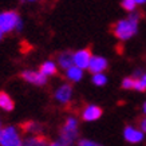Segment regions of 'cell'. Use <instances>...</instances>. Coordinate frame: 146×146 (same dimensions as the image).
Returning <instances> with one entry per match:
<instances>
[{"label": "cell", "instance_id": "cell-26", "mask_svg": "<svg viewBox=\"0 0 146 146\" xmlns=\"http://www.w3.org/2000/svg\"><path fill=\"white\" fill-rule=\"evenodd\" d=\"M1 38H3V32H0V40H1Z\"/></svg>", "mask_w": 146, "mask_h": 146}, {"label": "cell", "instance_id": "cell-4", "mask_svg": "<svg viewBox=\"0 0 146 146\" xmlns=\"http://www.w3.org/2000/svg\"><path fill=\"white\" fill-rule=\"evenodd\" d=\"M22 142V135L15 126L0 129V146H20Z\"/></svg>", "mask_w": 146, "mask_h": 146}, {"label": "cell", "instance_id": "cell-10", "mask_svg": "<svg viewBox=\"0 0 146 146\" xmlns=\"http://www.w3.org/2000/svg\"><path fill=\"white\" fill-rule=\"evenodd\" d=\"M20 146H50V141L42 134H34L32 137L26 138Z\"/></svg>", "mask_w": 146, "mask_h": 146}, {"label": "cell", "instance_id": "cell-25", "mask_svg": "<svg viewBox=\"0 0 146 146\" xmlns=\"http://www.w3.org/2000/svg\"><path fill=\"white\" fill-rule=\"evenodd\" d=\"M142 79H143V82H145V83H146V74H145V75H143V78H142Z\"/></svg>", "mask_w": 146, "mask_h": 146}, {"label": "cell", "instance_id": "cell-14", "mask_svg": "<svg viewBox=\"0 0 146 146\" xmlns=\"http://www.w3.org/2000/svg\"><path fill=\"white\" fill-rule=\"evenodd\" d=\"M0 109L4 111H12L15 109L13 99L4 91H0Z\"/></svg>", "mask_w": 146, "mask_h": 146}, {"label": "cell", "instance_id": "cell-13", "mask_svg": "<svg viewBox=\"0 0 146 146\" xmlns=\"http://www.w3.org/2000/svg\"><path fill=\"white\" fill-rule=\"evenodd\" d=\"M58 63H59V66L62 67L63 70H67L71 66H74V55L70 51L60 52L58 55Z\"/></svg>", "mask_w": 146, "mask_h": 146}, {"label": "cell", "instance_id": "cell-1", "mask_svg": "<svg viewBox=\"0 0 146 146\" xmlns=\"http://www.w3.org/2000/svg\"><path fill=\"white\" fill-rule=\"evenodd\" d=\"M139 13H131L127 19H122L113 26V34L121 40H127L137 32Z\"/></svg>", "mask_w": 146, "mask_h": 146}, {"label": "cell", "instance_id": "cell-18", "mask_svg": "<svg viewBox=\"0 0 146 146\" xmlns=\"http://www.w3.org/2000/svg\"><path fill=\"white\" fill-rule=\"evenodd\" d=\"M93 82H94V84H97V86H103V84H106L107 78L103 75V74L98 72V74H95V75L93 76Z\"/></svg>", "mask_w": 146, "mask_h": 146}, {"label": "cell", "instance_id": "cell-7", "mask_svg": "<svg viewBox=\"0 0 146 146\" xmlns=\"http://www.w3.org/2000/svg\"><path fill=\"white\" fill-rule=\"evenodd\" d=\"M102 109L101 107L95 106V105H89L86 107L82 113V119L83 121H87V122H91V121H97L101 118L102 115Z\"/></svg>", "mask_w": 146, "mask_h": 146}, {"label": "cell", "instance_id": "cell-9", "mask_svg": "<svg viewBox=\"0 0 146 146\" xmlns=\"http://www.w3.org/2000/svg\"><path fill=\"white\" fill-rule=\"evenodd\" d=\"M125 139L127 142H131V143H137V142H141L143 139V131L142 130H137V129L131 127V126H126L123 131Z\"/></svg>", "mask_w": 146, "mask_h": 146}, {"label": "cell", "instance_id": "cell-15", "mask_svg": "<svg viewBox=\"0 0 146 146\" xmlns=\"http://www.w3.org/2000/svg\"><path fill=\"white\" fill-rule=\"evenodd\" d=\"M83 76V71L82 68H79L78 66H71L70 68H67V78L70 80H74V82H78V80L82 79Z\"/></svg>", "mask_w": 146, "mask_h": 146}, {"label": "cell", "instance_id": "cell-24", "mask_svg": "<svg viewBox=\"0 0 146 146\" xmlns=\"http://www.w3.org/2000/svg\"><path fill=\"white\" fill-rule=\"evenodd\" d=\"M143 111H145V114H146V102H145V105H143Z\"/></svg>", "mask_w": 146, "mask_h": 146}, {"label": "cell", "instance_id": "cell-5", "mask_svg": "<svg viewBox=\"0 0 146 146\" xmlns=\"http://www.w3.org/2000/svg\"><path fill=\"white\" fill-rule=\"evenodd\" d=\"M20 76H22L26 82H30V83L36 84V86H43V84L47 83V75H44V74L40 72V71L26 70L20 74Z\"/></svg>", "mask_w": 146, "mask_h": 146}, {"label": "cell", "instance_id": "cell-3", "mask_svg": "<svg viewBox=\"0 0 146 146\" xmlns=\"http://www.w3.org/2000/svg\"><path fill=\"white\" fill-rule=\"evenodd\" d=\"M78 137V121L74 117H68L60 130V142L64 146H72Z\"/></svg>", "mask_w": 146, "mask_h": 146}, {"label": "cell", "instance_id": "cell-11", "mask_svg": "<svg viewBox=\"0 0 146 146\" xmlns=\"http://www.w3.org/2000/svg\"><path fill=\"white\" fill-rule=\"evenodd\" d=\"M107 68V60L102 56H93L91 62H90L89 70L93 74H98V72H103Z\"/></svg>", "mask_w": 146, "mask_h": 146}, {"label": "cell", "instance_id": "cell-19", "mask_svg": "<svg viewBox=\"0 0 146 146\" xmlns=\"http://www.w3.org/2000/svg\"><path fill=\"white\" fill-rule=\"evenodd\" d=\"M135 5H137V3H135V0H122V7H123L126 11H134L135 9Z\"/></svg>", "mask_w": 146, "mask_h": 146}, {"label": "cell", "instance_id": "cell-23", "mask_svg": "<svg viewBox=\"0 0 146 146\" xmlns=\"http://www.w3.org/2000/svg\"><path fill=\"white\" fill-rule=\"evenodd\" d=\"M135 3L137 4H143V3H146V0H135Z\"/></svg>", "mask_w": 146, "mask_h": 146}, {"label": "cell", "instance_id": "cell-22", "mask_svg": "<svg viewBox=\"0 0 146 146\" xmlns=\"http://www.w3.org/2000/svg\"><path fill=\"white\" fill-rule=\"evenodd\" d=\"M50 146H64L62 142H52V143H50Z\"/></svg>", "mask_w": 146, "mask_h": 146}, {"label": "cell", "instance_id": "cell-2", "mask_svg": "<svg viewBox=\"0 0 146 146\" xmlns=\"http://www.w3.org/2000/svg\"><path fill=\"white\" fill-rule=\"evenodd\" d=\"M22 20L18 12L5 11L0 13V32L7 34L13 30H22Z\"/></svg>", "mask_w": 146, "mask_h": 146}, {"label": "cell", "instance_id": "cell-17", "mask_svg": "<svg viewBox=\"0 0 146 146\" xmlns=\"http://www.w3.org/2000/svg\"><path fill=\"white\" fill-rule=\"evenodd\" d=\"M137 79L138 78H125V79L122 80V87L126 90H135Z\"/></svg>", "mask_w": 146, "mask_h": 146}, {"label": "cell", "instance_id": "cell-28", "mask_svg": "<svg viewBox=\"0 0 146 146\" xmlns=\"http://www.w3.org/2000/svg\"><path fill=\"white\" fill-rule=\"evenodd\" d=\"M30 1H32V0H30Z\"/></svg>", "mask_w": 146, "mask_h": 146}, {"label": "cell", "instance_id": "cell-12", "mask_svg": "<svg viewBox=\"0 0 146 146\" xmlns=\"http://www.w3.org/2000/svg\"><path fill=\"white\" fill-rule=\"evenodd\" d=\"M20 129L23 133H31V134H42L43 131V125L39 122H34V121H27L20 125Z\"/></svg>", "mask_w": 146, "mask_h": 146}, {"label": "cell", "instance_id": "cell-16", "mask_svg": "<svg viewBox=\"0 0 146 146\" xmlns=\"http://www.w3.org/2000/svg\"><path fill=\"white\" fill-rule=\"evenodd\" d=\"M40 72H43L44 75H55L58 72V68L55 66V63L51 62V60H47L44 62L42 66H40Z\"/></svg>", "mask_w": 146, "mask_h": 146}, {"label": "cell", "instance_id": "cell-6", "mask_svg": "<svg viewBox=\"0 0 146 146\" xmlns=\"http://www.w3.org/2000/svg\"><path fill=\"white\" fill-rule=\"evenodd\" d=\"M91 51L90 48H83V50H79L74 54V64L78 66L79 68H89L90 66V62H91Z\"/></svg>", "mask_w": 146, "mask_h": 146}, {"label": "cell", "instance_id": "cell-27", "mask_svg": "<svg viewBox=\"0 0 146 146\" xmlns=\"http://www.w3.org/2000/svg\"><path fill=\"white\" fill-rule=\"evenodd\" d=\"M1 127H3V126H1V121H0V129H1Z\"/></svg>", "mask_w": 146, "mask_h": 146}, {"label": "cell", "instance_id": "cell-20", "mask_svg": "<svg viewBox=\"0 0 146 146\" xmlns=\"http://www.w3.org/2000/svg\"><path fill=\"white\" fill-rule=\"evenodd\" d=\"M78 146H102L97 142H93V141H89V139H80L78 142Z\"/></svg>", "mask_w": 146, "mask_h": 146}, {"label": "cell", "instance_id": "cell-21", "mask_svg": "<svg viewBox=\"0 0 146 146\" xmlns=\"http://www.w3.org/2000/svg\"><path fill=\"white\" fill-rule=\"evenodd\" d=\"M138 127L141 129L143 133H146V117H143V118L138 121Z\"/></svg>", "mask_w": 146, "mask_h": 146}, {"label": "cell", "instance_id": "cell-8", "mask_svg": "<svg viewBox=\"0 0 146 146\" xmlns=\"http://www.w3.org/2000/svg\"><path fill=\"white\" fill-rule=\"evenodd\" d=\"M71 97H72V87H71V84H68V83L60 86V87L56 90V93H55L56 101L60 102V103H64V105L71 101Z\"/></svg>", "mask_w": 146, "mask_h": 146}]
</instances>
